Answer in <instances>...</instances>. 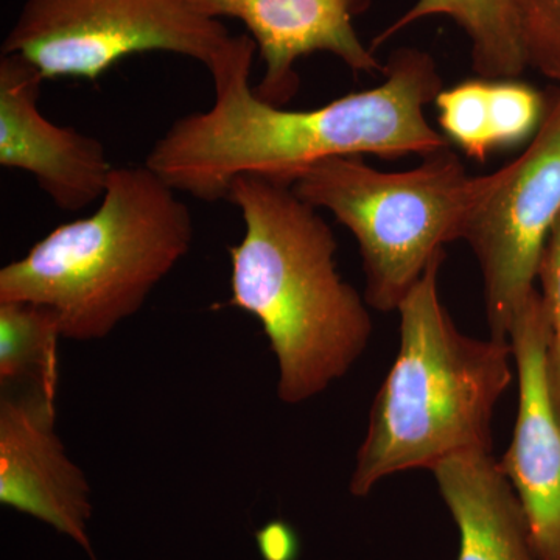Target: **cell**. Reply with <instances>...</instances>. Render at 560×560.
<instances>
[{
  "mask_svg": "<svg viewBox=\"0 0 560 560\" xmlns=\"http://www.w3.org/2000/svg\"><path fill=\"white\" fill-rule=\"evenodd\" d=\"M256 43H231L209 69L212 106L180 117L156 140L145 165L176 191L201 201L226 200L232 180L264 176L293 186L312 165L331 158H425L451 147L425 108L444 90L429 51L401 47L390 55L382 84L313 109H285L250 86Z\"/></svg>",
  "mask_w": 560,
  "mask_h": 560,
  "instance_id": "obj_1",
  "label": "cell"
},
{
  "mask_svg": "<svg viewBox=\"0 0 560 560\" xmlns=\"http://www.w3.org/2000/svg\"><path fill=\"white\" fill-rule=\"evenodd\" d=\"M226 200L245 223L230 246L226 305L259 320L278 361V397L300 405L345 377L370 345V305L341 278L338 243L293 186L264 176L232 180Z\"/></svg>",
  "mask_w": 560,
  "mask_h": 560,
  "instance_id": "obj_2",
  "label": "cell"
},
{
  "mask_svg": "<svg viewBox=\"0 0 560 560\" xmlns=\"http://www.w3.org/2000/svg\"><path fill=\"white\" fill-rule=\"evenodd\" d=\"M440 254L400 302V346L375 394L349 490L370 495L401 471H433L467 452H492L497 404L512 383L510 340L469 337L442 304Z\"/></svg>",
  "mask_w": 560,
  "mask_h": 560,
  "instance_id": "obj_3",
  "label": "cell"
},
{
  "mask_svg": "<svg viewBox=\"0 0 560 560\" xmlns=\"http://www.w3.org/2000/svg\"><path fill=\"white\" fill-rule=\"evenodd\" d=\"M194 237L189 206L160 175L145 164L114 167L94 213L0 270V302L49 308L66 340H103L143 307Z\"/></svg>",
  "mask_w": 560,
  "mask_h": 560,
  "instance_id": "obj_4",
  "label": "cell"
},
{
  "mask_svg": "<svg viewBox=\"0 0 560 560\" xmlns=\"http://www.w3.org/2000/svg\"><path fill=\"white\" fill-rule=\"evenodd\" d=\"M405 172H382L363 156L331 158L302 173L293 190L329 210L359 243L364 301L397 312L447 243L463 241L475 210L501 183L506 167L469 175L451 147Z\"/></svg>",
  "mask_w": 560,
  "mask_h": 560,
  "instance_id": "obj_5",
  "label": "cell"
},
{
  "mask_svg": "<svg viewBox=\"0 0 560 560\" xmlns=\"http://www.w3.org/2000/svg\"><path fill=\"white\" fill-rule=\"evenodd\" d=\"M201 0H25L2 43L46 80L97 81L128 57L180 55L212 68L232 39Z\"/></svg>",
  "mask_w": 560,
  "mask_h": 560,
  "instance_id": "obj_6",
  "label": "cell"
},
{
  "mask_svg": "<svg viewBox=\"0 0 560 560\" xmlns=\"http://www.w3.org/2000/svg\"><path fill=\"white\" fill-rule=\"evenodd\" d=\"M475 210L469 243L485 285L490 337L510 340L512 323L536 291L541 257L560 220V84L528 149Z\"/></svg>",
  "mask_w": 560,
  "mask_h": 560,
  "instance_id": "obj_7",
  "label": "cell"
},
{
  "mask_svg": "<svg viewBox=\"0 0 560 560\" xmlns=\"http://www.w3.org/2000/svg\"><path fill=\"white\" fill-rule=\"evenodd\" d=\"M0 399V503L69 537L95 560L91 486L57 433V394L3 386Z\"/></svg>",
  "mask_w": 560,
  "mask_h": 560,
  "instance_id": "obj_8",
  "label": "cell"
},
{
  "mask_svg": "<svg viewBox=\"0 0 560 560\" xmlns=\"http://www.w3.org/2000/svg\"><path fill=\"white\" fill-rule=\"evenodd\" d=\"M510 342L518 408L500 466L522 501L539 559L560 560V418L548 386V324L539 290L512 323Z\"/></svg>",
  "mask_w": 560,
  "mask_h": 560,
  "instance_id": "obj_9",
  "label": "cell"
},
{
  "mask_svg": "<svg viewBox=\"0 0 560 560\" xmlns=\"http://www.w3.org/2000/svg\"><path fill=\"white\" fill-rule=\"evenodd\" d=\"M43 73L18 55L0 57V165L31 173L65 212L101 201L114 167L101 140L40 114Z\"/></svg>",
  "mask_w": 560,
  "mask_h": 560,
  "instance_id": "obj_10",
  "label": "cell"
},
{
  "mask_svg": "<svg viewBox=\"0 0 560 560\" xmlns=\"http://www.w3.org/2000/svg\"><path fill=\"white\" fill-rule=\"evenodd\" d=\"M215 20L241 21L256 43L265 65L257 97L270 105H289L300 91L296 65L308 55H334L353 73L385 70L371 46L360 39L353 20L372 0H201Z\"/></svg>",
  "mask_w": 560,
  "mask_h": 560,
  "instance_id": "obj_11",
  "label": "cell"
},
{
  "mask_svg": "<svg viewBox=\"0 0 560 560\" xmlns=\"http://www.w3.org/2000/svg\"><path fill=\"white\" fill-rule=\"evenodd\" d=\"M459 530L458 560H540L528 518L492 452H467L433 470Z\"/></svg>",
  "mask_w": 560,
  "mask_h": 560,
  "instance_id": "obj_12",
  "label": "cell"
},
{
  "mask_svg": "<svg viewBox=\"0 0 560 560\" xmlns=\"http://www.w3.org/2000/svg\"><path fill=\"white\" fill-rule=\"evenodd\" d=\"M447 16L471 44V68L480 79H518L529 68L522 31V0H416L372 40L377 50L427 18Z\"/></svg>",
  "mask_w": 560,
  "mask_h": 560,
  "instance_id": "obj_13",
  "label": "cell"
},
{
  "mask_svg": "<svg viewBox=\"0 0 560 560\" xmlns=\"http://www.w3.org/2000/svg\"><path fill=\"white\" fill-rule=\"evenodd\" d=\"M55 313L31 302H0V382L39 386L58 393V341Z\"/></svg>",
  "mask_w": 560,
  "mask_h": 560,
  "instance_id": "obj_14",
  "label": "cell"
},
{
  "mask_svg": "<svg viewBox=\"0 0 560 560\" xmlns=\"http://www.w3.org/2000/svg\"><path fill=\"white\" fill-rule=\"evenodd\" d=\"M488 91V79L466 80L442 90L434 101L445 138L477 162H485L495 151L490 139Z\"/></svg>",
  "mask_w": 560,
  "mask_h": 560,
  "instance_id": "obj_15",
  "label": "cell"
},
{
  "mask_svg": "<svg viewBox=\"0 0 560 560\" xmlns=\"http://www.w3.org/2000/svg\"><path fill=\"white\" fill-rule=\"evenodd\" d=\"M488 105L493 150L534 138L547 109L540 92L518 79L489 80Z\"/></svg>",
  "mask_w": 560,
  "mask_h": 560,
  "instance_id": "obj_16",
  "label": "cell"
},
{
  "mask_svg": "<svg viewBox=\"0 0 560 560\" xmlns=\"http://www.w3.org/2000/svg\"><path fill=\"white\" fill-rule=\"evenodd\" d=\"M522 31L529 68L560 84V0H522Z\"/></svg>",
  "mask_w": 560,
  "mask_h": 560,
  "instance_id": "obj_17",
  "label": "cell"
},
{
  "mask_svg": "<svg viewBox=\"0 0 560 560\" xmlns=\"http://www.w3.org/2000/svg\"><path fill=\"white\" fill-rule=\"evenodd\" d=\"M541 304L548 324L547 374L552 404L560 418V220L539 268Z\"/></svg>",
  "mask_w": 560,
  "mask_h": 560,
  "instance_id": "obj_18",
  "label": "cell"
},
{
  "mask_svg": "<svg viewBox=\"0 0 560 560\" xmlns=\"http://www.w3.org/2000/svg\"><path fill=\"white\" fill-rule=\"evenodd\" d=\"M256 545L264 560H296L300 555L298 534L282 521L261 526L256 533Z\"/></svg>",
  "mask_w": 560,
  "mask_h": 560,
  "instance_id": "obj_19",
  "label": "cell"
}]
</instances>
